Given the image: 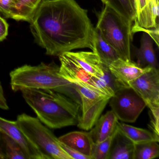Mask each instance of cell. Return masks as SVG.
Here are the masks:
<instances>
[{"label": "cell", "instance_id": "obj_15", "mask_svg": "<svg viewBox=\"0 0 159 159\" xmlns=\"http://www.w3.org/2000/svg\"><path fill=\"white\" fill-rule=\"evenodd\" d=\"M65 53L90 75L97 78L103 77V64L93 52H69Z\"/></svg>", "mask_w": 159, "mask_h": 159}, {"label": "cell", "instance_id": "obj_29", "mask_svg": "<svg viewBox=\"0 0 159 159\" xmlns=\"http://www.w3.org/2000/svg\"><path fill=\"white\" fill-rule=\"evenodd\" d=\"M0 109L7 110L9 109L7 100L4 96V92L1 83L0 82Z\"/></svg>", "mask_w": 159, "mask_h": 159}, {"label": "cell", "instance_id": "obj_12", "mask_svg": "<svg viewBox=\"0 0 159 159\" xmlns=\"http://www.w3.org/2000/svg\"><path fill=\"white\" fill-rule=\"evenodd\" d=\"M108 68L120 84L130 86L128 83L137 79L151 67L142 68L132 60L125 61L119 58L112 62Z\"/></svg>", "mask_w": 159, "mask_h": 159}, {"label": "cell", "instance_id": "obj_22", "mask_svg": "<svg viewBox=\"0 0 159 159\" xmlns=\"http://www.w3.org/2000/svg\"><path fill=\"white\" fill-rule=\"evenodd\" d=\"M156 140L134 143V159H152L159 156V146Z\"/></svg>", "mask_w": 159, "mask_h": 159}, {"label": "cell", "instance_id": "obj_21", "mask_svg": "<svg viewBox=\"0 0 159 159\" xmlns=\"http://www.w3.org/2000/svg\"><path fill=\"white\" fill-rule=\"evenodd\" d=\"M107 4L133 25L136 17L135 0H108Z\"/></svg>", "mask_w": 159, "mask_h": 159}, {"label": "cell", "instance_id": "obj_24", "mask_svg": "<svg viewBox=\"0 0 159 159\" xmlns=\"http://www.w3.org/2000/svg\"><path fill=\"white\" fill-rule=\"evenodd\" d=\"M113 136L101 142L94 143L92 150V159H108Z\"/></svg>", "mask_w": 159, "mask_h": 159}, {"label": "cell", "instance_id": "obj_25", "mask_svg": "<svg viewBox=\"0 0 159 159\" xmlns=\"http://www.w3.org/2000/svg\"><path fill=\"white\" fill-rule=\"evenodd\" d=\"M149 110L150 122L149 126L152 133L159 138V107L152 108Z\"/></svg>", "mask_w": 159, "mask_h": 159}, {"label": "cell", "instance_id": "obj_1", "mask_svg": "<svg viewBox=\"0 0 159 159\" xmlns=\"http://www.w3.org/2000/svg\"><path fill=\"white\" fill-rule=\"evenodd\" d=\"M35 41L52 56L93 50L94 28L87 11L75 0H43L30 22Z\"/></svg>", "mask_w": 159, "mask_h": 159}, {"label": "cell", "instance_id": "obj_14", "mask_svg": "<svg viewBox=\"0 0 159 159\" xmlns=\"http://www.w3.org/2000/svg\"><path fill=\"white\" fill-rule=\"evenodd\" d=\"M61 143L92 159L94 142L90 132L74 131L58 138Z\"/></svg>", "mask_w": 159, "mask_h": 159}, {"label": "cell", "instance_id": "obj_20", "mask_svg": "<svg viewBox=\"0 0 159 159\" xmlns=\"http://www.w3.org/2000/svg\"><path fill=\"white\" fill-rule=\"evenodd\" d=\"M118 129L134 143L151 140L159 141V138L152 132H149L146 129L120 122H118Z\"/></svg>", "mask_w": 159, "mask_h": 159}, {"label": "cell", "instance_id": "obj_13", "mask_svg": "<svg viewBox=\"0 0 159 159\" xmlns=\"http://www.w3.org/2000/svg\"><path fill=\"white\" fill-rule=\"evenodd\" d=\"M118 119L111 110L99 117L90 134L94 143L104 141L112 137L118 130Z\"/></svg>", "mask_w": 159, "mask_h": 159}, {"label": "cell", "instance_id": "obj_7", "mask_svg": "<svg viewBox=\"0 0 159 159\" xmlns=\"http://www.w3.org/2000/svg\"><path fill=\"white\" fill-rule=\"evenodd\" d=\"M76 91L80 98L81 114L78 127L90 130L95 124L109 103L111 97L101 94L76 85Z\"/></svg>", "mask_w": 159, "mask_h": 159}, {"label": "cell", "instance_id": "obj_16", "mask_svg": "<svg viewBox=\"0 0 159 159\" xmlns=\"http://www.w3.org/2000/svg\"><path fill=\"white\" fill-rule=\"evenodd\" d=\"M134 143L119 130L112 138L108 159H134Z\"/></svg>", "mask_w": 159, "mask_h": 159}, {"label": "cell", "instance_id": "obj_28", "mask_svg": "<svg viewBox=\"0 0 159 159\" xmlns=\"http://www.w3.org/2000/svg\"><path fill=\"white\" fill-rule=\"evenodd\" d=\"M9 25L5 19L0 16V42L6 39L8 34Z\"/></svg>", "mask_w": 159, "mask_h": 159}, {"label": "cell", "instance_id": "obj_9", "mask_svg": "<svg viewBox=\"0 0 159 159\" xmlns=\"http://www.w3.org/2000/svg\"><path fill=\"white\" fill-rule=\"evenodd\" d=\"M149 109L159 107V69L151 67L139 78L128 83Z\"/></svg>", "mask_w": 159, "mask_h": 159}, {"label": "cell", "instance_id": "obj_6", "mask_svg": "<svg viewBox=\"0 0 159 159\" xmlns=\"http://www.w3.org/2000/svg\"><path fill=\"white\" fill-rule=\"evenodd\" d=\"M109 102L117 119L123 122H135L146 107L144 100L130 86L120 87Z\"/></svg>", "mask_w": 159, "mask_h": 159}, {"label": "cell", "instance_id": "obj_4", "mask_svg": "<svg viewBox=\"0 0 159 159\" xmlns=\"http://www.w3.org/2000/svg\"><path fill=\"white\" fill-rule=\"evenodd\" d=\"M132 25L109 5L105 4L98 15L97 29L115 49L119 57L131 61Z\"/></svg>", "mask_w": 159, "mask_h": 159}, {"label": "cell", "instance_id": "obj_8", "mask_svg": "<svg viewBox=\"0 0 159 159\" xmlns=\"http://www.w3.org/2000/svg\"><path fill=\"white\" fill-rule=\"evenodd\" d=\"M58 57L61 64L59 72L64 79L76 85L108 96L98 86L96 81L95 77L86 72L65 53Z\"/></svg>", "mask_w": 159, "mask_h": 159}, {"label": "cell", "instance_id": "obj_18", "mask_svg": "<svg viewBox=\"0 0 159 159\" xmlns=\"http://www.w3.org/2000/svg\"><path fill=\"white\" fill-rule=\"evenodd\" d=\"M153 40L144 32L141 37L140 46L135 49V54L137 59V64L142 68L151 67L158 69V64L153 47Z\"/></svg>", "mask_w": 159, "mask_h": 159}, {"label": "cell", "instance_id": "obj_26", "mask_svg": "<svg viewBox=\"0 0 159 159\" xmlns=\"http://www.w3.org/2000/svg\"><path fill=\"white\" fill-rule=\"evenodd\" d=\"M14 0H0V13L6 18H11Z\"/></svg>", "mask_w": 159, "mask_h": 159}, {"label": "cell", "instance_id": "obj_5", "mask_svg": "<svg viewBox=\"0 0 159 159\" xmlns=\"http://www.w3.org/2000/svg\"><path fill=\"white\" fill-rule=\"evenodd\" d=\"M16 121L45 159H71L62 148L58 138L38 118L23 113L17 116Z\"/></svg>", "mask_w": 159, "mask_h": 159}, {"label": "cell", "instance_id": "obj_10", "mask_svg": "<svg viewBox=\"0 0 159 159\" xmlns=\"http://www.w3.org/2000/svg\"><path fill=\"white\" fill-rule=\"evenodd\" d=\"M136 17L132 32L159 28V0H135Z\"/></svg>", "mask_w": 159, "mask_h": 159}, {"label": "cell", "instance_id": "obj_11", "mask_svg": "<svg viewBox=\"0 0 159 159\" xmlns=\"http://www.w3.org/2000/svg\"><path fill=\"white\" fill-rule=\"evenodd\" d=\"M0 131L19 144L28 159H45L43 155L23 133L16 121L9 120L0 117Z\"/></svg>", "mask_w": 159, "mask_h": 159}, {"label": "cell", "instance_id": "obj_2", "mask_svg": "<svg viewBox=\"0 0 159 159\" xmlns=\"http://www.w3.org/2000/svg\"><path fill=\"white\" fill-rule=\"evenodd\" d=\"M22 96L38 119L52 129L77 125L80 105L71 98L51 90L24 89Z\"/></svg>", "mask_w": 159, "mask_h": 159}, {"label": "cell", "instance_id": "obj_30", "mask_svg": "<svg viewBox=\"0 0 159 159\" xmlns=\"http://www.w3.org/2000/svg\"><path fill=\"white\" fill-rule=\"evenodd\" d=\"M0 159H6L4 151V143L2 138V133L0 131Z\"/></svg>", "mask_w": 159, "mask_h": 159}, {"label": "cell", "instance_id": "obj_19", "mask_svg": "<svg viewBox=\"0 0 159 159\" xmlns=\"http://www.w3.org/2000/svg\"><path fill=\"white\" fill-rule=\"evenodd\" d=\"M43 0H14L11 18L30 23Z\"/></svg>", "mask_w": 159, "mask_h": 159}, {"label": "cell", "instance_id": "obj_3", "mask_svg": "<svg viewBox=\"0 0 159 159\" xmlns=\"http://www.w3.org/2000/svg\"><path fill=\"white\" fill-rule=\"evenodd\" d=\"M11 85L14 92L24 89L51 90L62 94L80 105L76 84L64 79L59 66L54 62L41 63L36 66L25 65L10 73Z\"/></svg>", "mask_w": 159, "mask_h": 159}, {"label": "cell", "instance_id": "obj_17", "mask_svg": "<svg viewBox=\"0 0 159 159\" xmlns=\"http://www.w3.org/2000/svg\"><path fill=\"white\" fill-rule=\"evenodd\" d=\"M93 49L103 65L108 67L112 62L120 58L115 49L106 40L101 33L94 28L93 33Z\"/></svg>", "mask_w": 159, "mask_h": 159}, {"label": "cell", "instance_id": "obj_23", "mask_svg": "<svg viewBox=\"0 0 159 159\" xmlns=\"http://www.w3.org/2000/svg\"><path fill=\"white\" fill-rule=\"evenodd\" d=\"M2 133L6 159H28L19 144L11 138Z\"/></svg>", "mask_w": 159, "mask_h": 159}, {"label": "cell", "instance_id": "obj_31", "mask_svg": "<svg viewBox=\"0 0 159 159\" xmlns=\"http://www.w3.org/2000/svg\"><path fill=\"white\" fill-rule=\"evenodd\" d=\"M101 1L104 4H107L108 2V0H101Z\"/></svg>", "mask_w": 159, "mask_h": 159}, {"label": "cell", "instance_id": "obj_27", "mask_svg": "<svg viewBox=\"0 0 159 159\" xmlns=\"http://www.w3.org/2000/svg\"><path fill=\"white\" fill-rule=\"evenodd\" d=\"M60 145L64 150L71 157V159H91L90 157L80 153L75 150L68 147L60 142Z\"/></svg>", "mask_w": 159, "mask_h": 159}]
</instances>
